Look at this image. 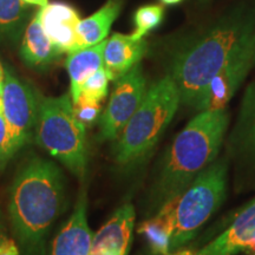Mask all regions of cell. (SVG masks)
Masks as SVG:
<instances>
[{"instance_id":"cell-21","label":"cell","mask_w":255,"mask_h":255,"mask_svg":"<svg viewBox=\"0 0 255 255\" xmlns=\"http://www.w3.org/2000/svg\"><path fill=\"white\" fill-rule=\"evenodd\" d=\"M164 8L161 5H145L139 7L135 13V32L136 38H144L145 34L158 26L163 20Z\"/></svg>"},{"instance_id":"cell-19","label":"cell","mask_w":255,"mask_h":255,"mask_svg":"<svg viewBox=\"0 0 255 255\" xmlns=\"http://www.w3.org/2000/svg\"><path fill=\"white\" fill-rule=\"evenodd\" d=\"M239 142L255 161V84H251L242 100L238 128Z\"/></svg>"},{"instance_id":"cell-3","label":"cell","mask_w":255,"mask_h":255,"mask_svg":"<svg viewBox=\"0 0 255 255\" xmlns=\"http://www.w3.org/2000/svg\"><path fill=\"white\" fill-rule=\"evenodd\" d=\"M229 123L225 109L199 111L177 133L163 162L156 195L161 206L180 195L203 169L214 162Z\"/></svg>"},{"instance_id":"cell-18","label":"cell","mask_w":255,"mask_h":255,"mask_svg":"<svg viewBox=\"0 0 255 255\" xmlns=\"http://www.w3.org/2000/svg\"><path fill=\"white\" fill-rule=\"evenodd\" d=\"M122 6L123 0H108L96 13L82 19L77 28V50L97 45L107 39Z\"/></svg>"},{"instance_id":"cell-15","label":"cell","mask_w":255,"mask_h":255,"mask_svg":"<svg viewBox=\"0 0 255 255\" xmlns=\"http://www.w3.org/2000/svg\"><path fill=\"white\" fill-rule=\"evenodd\" d=\"M62 53L47 37L38 11L25 30L20 46V57L31 68H45L57 60Z\"/></svg>"},{"instance_id":"cell-27","label":"cell","mask_w":255,"mask_h":255,"mask_svg":"<svg viewBox=\"0 0 255 255\" xmlns=\"http://www.w3.org/2000/svg\"><path fill=\"white\" fill-rule=\"evenodd\" d=\"M4 81H5V70L2 68L1 63H0V89H2Z\"/></svg>"},{"instance_id":"cell-2","label":"cell","mask_w":255,"mask_h":255,"mask_svg":"<svg viewBox=\"0 0 255 255\" xmlns=\"http://www.w3.org/2000/svg\"><path fill=\"white\" fill-rule=\"evenodd\" d=\"M254 30L253 15L235 12L178 51L169 75L177 84L181 102L195 107L212 78L250 43Z\"/></svg>"},{"instance_id":"cell-16","label":"cell","mask_w":255,"mask_h":255,"mask_svg":"<svg viewBox=\"0 0 255 255\" xmlns=\"http://www.w3.org/2000/svg\"><path fill=\"white\" fill-rule=\"evenodd\" d=\"M138 232L148 241L152 253L170 255L175 233V201L174 199L161 206L155 216L139 226Z\"/></svg>"},{"instance_id":"cell-17","label":"cell","mask_w":255,"mask_h":255,"mask_svg":"<svg viewBox=\"0 0 255 255\" xmlns=\"http://www.w3.org/2000/svg\"><path fill=\"white\" fill-rule=\"evenodd\" d=\"M105 40L97 45L78 49L69 53L66 69L70 76V96L72 102L79 98L84 82L96 71L103 68Z\"/></svg>"},{"instance_id":"cell-9","label":"cell","mask_w":255,"mask_h":255,"mask_svg":"<svg viewBox=\"0 0 255 255\" xmlns=\"http://www.w3.org/2000/svg\"><path fill=\"white\" fill-rule=\"evenodd\" d=\"M254 65L255 55L251 39L245 49L212 78L194 109L197 111L225 109Z\"/></svg>"},{"instance_id":"cell-29","label":"cell","mask_w":255,"mask_h":255,"mask_svg":"<svg viewBox=\"0 0 255 255\" xmlns=\"http://www.w3.org/2000/svg\"><path fill=\"white\" fill-rule=\"evenodd\" d=\"M181 1H183V0H161V2H163L165 5H176L180 4Z\"/></svg>"},{"instance_id":"cell-7","label":"cell","mask_w":255,"mask_h":255,"mask_svg":"<svg viewBox=\"0 0 255 255\" xmlns=\"http://www.w3.org/2000/svg\"><path fill=\"white\" fill-rule=\"evenodd\" d=\"M4 113L13 156L31 142L36 129L40 96L26 82L6 70L2 85Z\"/></svg>"},{"instance_id":"cell-6","label":"cell","mask_w":255,"mask_h":255,"mask_svg":"<svg viewBox=\"0 0 255 255\" xmlns=\"http://www.w3.org/2000/svg\"><path fill=\"white\" fill-rule=\"evenodd\" d=\"M227 191V165L210 163L175 201V233L171 251L193 239L222 205Z\"/></svg>"},{"instance_id":"cell-31","label":"cell","mask_w":255,"mask_h":255,"mask_svg":"<svg viewBox=\"0 0 255 255\" xmlns=\"http://www.w3.org/2000/svg\"><path fill=\"white\" fill-rule=\"evenodd\" d=\"M252 45H253V50H254V55H255V30H254L253 37H252Z\"/></svg>"},{"instance_id":"cell-4","label":"cell","mask_w":255,"mask_h":255,"mask_svg":"<svg viewBox=\"0 0 255 255\" xmlns=\"http://www.w3.org/2000/svg\"><path fill=\"white\" fill-rule=\"evenodd\" d=\"M180 103V90L170 75L151 84L117 137L114 150L116 161L130 164L148 154L173 121Z\"/></svg>"},{"instance_id":"cell-20","label":"cell","mask_w":255,"mask_h":255,"mask_svg":"<svg viewBox=\"0 0 255 255\" xmlns=\"http://www.w3.org/2000/svg\"><path fill=\"white\" fill-rule=\"evenodd\" d=\"M24 0H0V38H13L20 32L27 15Z\"/></svg>"},{"instance_id":"cell-22","label":"cell","mask_w":255,"mask_h":255,"mask_svg":"<svg viewBox=\"0 0 255 255\" xmlns=\"http://www.w3.org/2000/svg\"><path fill=\"white\" fill-rule=\"evenodd\" d=\"M109 82L110 79L108 77L107 71H105L104 68H102L84 82L82 87L81 96H84L89 100L101 103L108 95Z\"/></svg>"},{"instance_id":"cell-14","label":"cell","mask_w":255,"mask_h":255,"mask_svg":"<svg viewBox=\"0 0 255 255\" xmlns=\"http://www.w3.org/2000/svg\"><path fill=\"white\" fill-rule=\"evenodd\" d=\"M92 238L87 216V197L82 193L68 222L53 241L51 255H90Z\"/></svg>"},{"instance_id":"cell-23","label":"cell","mask_w":255,"mask_h":255,"mask_svg":"<svg viewBox=\"0 0 255 255\" xmlns=\"http://www.w3.org/2000/svg\"><path fill=\"white\" fill-rule=\"evenodd\" d=\"M73 111L79 122L84 127H90L94 124L101 114V103L91 101L84 96H79L76 102H72Z\"/></svg>"},{"instance_id":"cell-13","label":"cell","mask_w":255,"mask_h":255,"mask_svg":"<svg viewBox=\"0 0 255 255\" xmlns=\"http://www.w3.org/2000/svg\"><path fill=\"white\" fill-rule=\"evenodd\" d=\"M44 31L60 53L77 50V28L82 20L75 8L64 2H53L40 9Z\"/></svg>"},{"instance_id":"cell-32","label":"cell","mask_w":255,"mask_h":255,"mask_svg":"<svg viewBox=\"0 0 255 255\" xmlns=\"http://www.w3.org/2000/svg\"><path fill=\"white\" fill-rule=\"evenodd\" d=\"M200 1L201 2H207V1H208V0H200Z\"/></svg>"},{"instance_id":"cell-10","label":"cell","mask_w":255,"mask_h":255,"mask_svg":"<svg viewBox=\"0 0 255 255\" xmlns=\"http://www.w3.org/2000/svg\"><path fill=\"white\" fill-rule=\"evenodd\" d=\"M135 209L131 203L120 207L92 238L90 255H128L132 239Z\"/></svg>"},{"instance_id":"cell-11","label":"cell","mask_w":255,"mask_h":255,"mask_svg":"<svg viewBox=\"0 0 255 255\" xmlns=\"http://www.w3.org/2000/svg\"><path fill=\"white\" fill-rule=\"evenodd\" d=\"M255 239V200L245 207L228 228L195 255H235L247 252Z\"/></svg>"},{"instance_id":"cell-25","label":"cell","mask_w":255,"mask_h":255,"mask_svg":"<svg viewBox=\"0 0 255 255\" xmlns=\"http://www.w3.org/2000/svg\"><path fill=\"white\" fill-rule=\"evenodd\" d=\"M0 255H20V252L12 239L0 235Z\"/></svg>"},{"instance_id":"cell-24","label":"cell","mask_w":255,"mask_h":255,"mask_svg":"<svg viewBox=\"0 0 255 255\" xmlns=\"http://www.w3.org/2000/svg\"><path fill=\"white\" fill-rule=\"evenodd\" d=\"M13 157L11 149V141H9V133L7 124L2 115H0V173L4 170L6 164Z\"/></svg>"},{"instance_id":"cell-8","label":"cell","mask_w":255,"mask_h":255,"mask_svg":"<svg viewBox=\"0 0 255 255\" xmlns=\"http://www.w3.org/2000/svg\"><path fill=\"white\" fill-rule=\"evenodd\" d=\"M115 82L109 103L100 117V135L103 139H116L119 137L148 90L139 64Z\"/></svg>"},{"instance_id":"cell-12","label":"cell","mask_w":255,"mask_h":255,"mask_svg":"<svg viewBox=\"0 0 255 255\" xmlns=\"http://www.w3.org/2000/svg\"><path fill=\"white\" fill-rule=\"evenodd\" d=\"M146 51L148 44L144 38L114 33L109 39L105 40L103 50V68L110 81H117L139 64Z\"/></svg>"},{"instance_id":"cell-5","label":"cell","mask_w":255,"mask_h":255,"mask_svg":"<svg viewBox=\"0 0 255 255\" xmlns=\"http://www.w3.org/2000/svg\"><path fill=\"white\" fill-rule=\"evenodd\" d=\"M34 139L72 174L84 175L88 165L87 133L73 111L71 96H40Z\"/></svg>"},{"instance_id":"cell-26","label":"cell","mask_w":255,"mask_h":255,"mask_svg":"<svg viewBox=\"0 0 255 255\" xmlns=\"http://www.w3.org/2000/svg\"><path fill=\"white\" fill-rule=\"evenodd\" d=\"M27 5H36L39 6V7H45V6L49 5V0H24Z\"/></svg>"},{"instance_id":"cell-30","label":"cell","mask_w":255,"mask_h":255,"mask_svg":"<svg viewBox=\"0 0 255 255\" xmlns=\"http://www.w3.org/2000/svg\"><path fill=\"white\" fill-rule=\"evenodd\" d=\"M4 113V100H2V89H0V115Z\"/></svg>"},{"instance_id":"cell-1","label":"cell","mask_w":255,"mask_h":255,"mask_svg":"<svg viewBox=\"0 0 255 255\" xmlns=\"http://www.w3.org/2000/svg\"><path fill=\"white\" fill-rule=\"evenodd\" d=\"M64 177L52 162L33 157L21 165L9 190L12 227L26 255L43 252L44 238L63 209Z\"/></svg>"},{"instance_id":"cell-28","label":"cell","mask_w":255,"mask_h":255,"mask_svg":"<svg viewBox=\"0 0 255 255\" xmlns=\"http://www.w3.org/2000/svg\"><path fill=\"white\" fill-rule=\"evenodd\" d=\"M170 255H195V253L190 251H176L175 253H171Z\"/></svg>"}]
</instances>
